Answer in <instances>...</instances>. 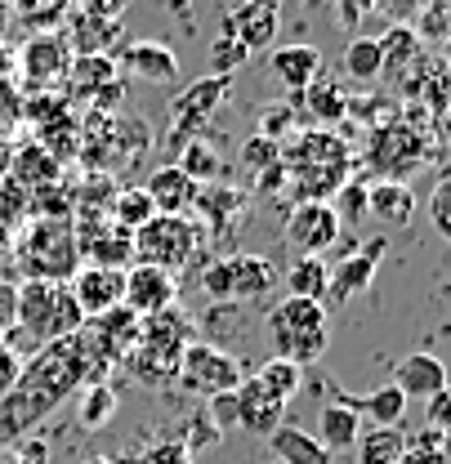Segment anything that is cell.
<instances>
[{"mask_svg":"<svg viewBox=\"0 0 451 464\" xmlns=\"http://www.w3.org/2000/svg\"><path fill=\"white\" fill-rule=\"evenodd\" d=\"M108 366L90 353L81 331L58 340V344H45L36 357H27L18 384L0 398V447L32 433L45 415H54L58 406L67 402V393H81Z\"/></svg>","mask_w":451,"mask_h":464,"instance_id":"cell-1","label":"cell"},{"mask_svg":"<svg viewBox=\"0 0 451 464\" xmlns=\"http://www.w3.org/2000/svg\"><path fill=\"white\" fill-rule=\"evenodd\" d=\"M85 326L81 304L67 282H23L18 286V331L5 340L23 362L36 357L45 344H58Z\"/></svg>","mask_w":451,"mask_h":464,"instance_id":"cell-2","label":"cell"},{"mask_svg":"<svg viewBox=\"0 0 451 464\" xmlns=\"http://www.w3.org/2000/svg\"><path fill=\"white\" fill-rule=\"evenodd\" d=\"M282 166L290 174V188H295L299 201H331L348 183L353 152L331 130H309V134L282 143Z\"/></svg>","mask_w":451,"mask_h":464,"instance_id":"cell-3","label":"cell"},{"mask_svg":"<svg viewBox=\"0 0 451 464\" xmlns=\"http://www.w3.org/2000/svg\"><path fill=\"white\" fill-rule=\"evenodd\" d=\"M188 344H197L192 335V322L179 313V308H166L157 317H143V331H139V344L125 353V375L134 384H148V389H162V384H174L179 375V362Z\"/></svg>","mask_w":451,"mask_h":464,"instance_id":"cell-4","label":"cell"},{"mask_svg":"<svg viewBox=\"0 0 451 464\" xmlns=\"http://www.w3.org/2000/svg\"><path fill=\"white\" fill-rule=\"evenodd\" d=\"M269 340H273V353L295 362L299 371L313 366L327 344H331V326H327V304H313V299H290L286 295L282 304L269 313Z\"/></svg>","mask_w":451,"mask_h":464,"instance_id":"cell-5","label":"cell"},{"mask_svg":"<svg viewBox=\"0 0 451 464\" xmlns=\"http://www.w3.org/2000/svg\"><path fill=\"white\" fill-rule=\"evenodd\" d=\"M23 282H72L81 268L72 219H36L18 246Z\"/></svg>","mask_w":451,"mask_h":464,"instance_id":"cell-6","label":"cell"},{"mask_svg":"<svg viewBox=\"0 0 451 464\" xmlns=\"http://www.w3.org/2000/svg\"><path fill=\"white\" fill-rule=\"evenodd\" d=\"M201 246H206V232L188 215H157L148 228L134 232V259L152 264V268H166V273L188 268L201 255Z\"/></svg>","mask_w":451,"mask_h":464,"instance_id":"cell-7","label":"cell"},{"mask_svg":"<svg viewBox=\"0 0 451 464\" xmlns=\"http://www.w3.org/2000/svg\"><path fill=\"white\" fill-rule=\"evenodd\" d=\"M273 282H278V268L260 255H246V250L206 264V273H201V290L211 299H246V304L264 299L273 290Z\"/></svg>","mask_w":451,"mask_h":464,"instance_id":"cell-8","label":"cell"},{"mask_svg":"<svg viewBox=\"0 0 451 464\" xmlns=\"http://www.w3.org/2000/svg\"><path fill=\"white\" fill-rule=\"evenodd\" d=\"M174 384H179L183 393L211 402L215 393H232V389L241 384V366H237V357H228L224 348L197 340V344H188V353H183Z\"/></svg>","mask_w":451,"mask_h":464,"instance_id":"cell-9","label":"cell"},{"mask_svg":"<svg viewBox=\"0 0 451 464\" xmlns=\"http://www.w3.org/2000/svg\"><path fill=\"white\" fill-rule=\"evenodd\" d=\"M429 161V148H425V134H416L411 125H385L371 134V148H367V166L376 179H389V183H407V174L420 170Z\"/></svg>","mask_w":451,"mask_h":464,"instance_id":"cell-10","label":"cell"},{"mask_svg":"<svg viewBox=\"0 0 451 464\" xmlns=\"http://www.w3.org/2000/svg\"><path fill=\"white\" fill-rule=\"evenodd\" d=\"M228 90H232V81H224V76H201L188 90H179L170 103V148H183L192 134H201L211 125L215 108H224Z\"/></svg>","mask_w":451,"mask_h":464,"instance_id":"cell-11","label":"cell"},{"mask_svg":"<svg viewBox=\"0 0 451 464\" xmlns=\"http://www.w3.org/2000/svg\"><path fill=\"white\" fill-rule=\"evenodd\" d=\"M339 215L331 201H295V210L286 215V241L299 259H322V250H331L339 241Z\"/></svg>","mask_w":451,"mask_h":464,"instance_id":"cell-12","label":"cell"},{"mask_svg":"<svg viewBox=\"0 0 451 464\" xmlns=\"http://www.w3.org/2000/svg\"><path fill=\"white\" fill-rule=\"evenodd\" d=\"M67 67H72V50L63 41V32H32L18 50V76L32 94L63 85L67 81Z\"/></svg>","mask_w":451,"mask_h":464,"instance_id":"cell-13","label":"cell"},{"mask_svg":"<svg viewBox=\"0 0 451 464\" xmlns=\"http://www.w3.org/2000/svg\"><path fill=\"white\" fill-rule=\"evenodd\" d=\"M282 27V0H237L224 18V36L246 45V54H264Z\"/></svg>","mask_w":451,"mask_h":464,"instance_id":"cell-14","label":"cell"},{"mask_svg":"<svg viewBox=\"0 0 451 464\" xmlns=\"http://www.w3.org/2000/svg\"><path fill=\"white\" fill-rule=\"evenodd\" d=\"M139 331H143V317H134L125 304L81 326V335H85L90 353H94L103 366H121V362H125V353L139 344Z\"/></svg>","mask_w":451,"mask_h":464,"instance_id":"cell-15","label":"cell"},{"mask_svg":"<svg viewBox=\"0 0 451 464\" xmlns=\"http://www.w3.org/2000/svg\"><path fill=\"white\" fill-rule=\"evenodd\" d=\"M174 295H179V282H174V273H166V268H152V264L125 268V299L121 304L134 317H157V313L174 308Z\"/></svg>","mask_w":451,"mask_h":464,"instance_id":"cell-16","label":"cell"},{"mask_svg":"<svg viewBox=\"0 0 451 464\" xmlns=\"http://www.w3.org/2000/svg\"><path fill=\"white\" fill-rule=\"evenodd\" d=\"M67 286H72L76 304H81V317L94 322V317H103V313L121 308V299H125V273H121V268H94V264H81L76 277H72Z\"/></svg>","mask_w":451,"mask_h":464,"instance_id":"cell-17","label":"cell"},{"mask_svg":"<svg viewBox=\"0 0 451 464\" xmlns=\"http://www.w3.org/2000/svg\"><path fill=\"white\" fill-rule=\"evenodd\" d=\"M192 219L201 224V232H211V237H220L224 241L228 228H237L241 224V215H246V192L241 188H232V183H201L197 188V201H192Z\"/></svg>","mask_w":451,"mask_h":464,"instance_id":"cell-18","label":"cell"},{"mask_svg":"<svg viewBox=\"0 0 451 464\" xmlns=\"http://www.w3.org/2000/svg\"><path fill=\"white\" fill-rule=\"evenodd\" d=\"M232 393H237V429H246L255 438H269L278 424H286V402L278 393H269L255 375H241V384Z\"/></svg>","mask_w":451,"mask_h":464,"instance_id":"cell-19","label":"cell"},{"mask_svg":"<svg viewBox=\"0 0 451 464\" xmlns=\"http://www.w3.org/2000/svg\"><path fill=\"white\" fill-rule=\"evenodd\" d=\"M385 237H371L367 246H358V255H344L336 268H331V282H327V299L331 304H348L353 295L371 286L376 268H380V255H385Z\"/></svg>","mask_w":451,"mask_h":464,"instance_id":"cell-20","label":"cell"},{"mask_svg":"<svg viewBox=\"0 0 451 464\" xmlns=\"http://www.w3.org/2000/svg\"><path fill=\"white\" fill-rule=\"evenodd\" d=\"M116 72H130V76H139V81L166 85V81L179 76V54L170 50L166 41H130V45H121Z\"/></svg>","mask_w":451,"mask_h":464,"instance_id":"cell-21","label":"cell"},{"mask_svg":"<svg viewBox=\"0 0 451 464\" xmlns=\"http://www.w3.org/2000/svg\"><path fill=\"white\" fill-rule=\"evenodd\" d=\"M63 41H67V50H72V58H85V54H108L116 41L125 36L121 32V23H113V18H90V14H67L63 18Z\"/></svg>","mask_w":451,"mask_h":464,"instance_id":"cell-22","label":"cell"},{"mask_svg":"<svg viewBox=\"0 0 451 464\" xmlns=\"http://www.w3.org/2000/svg\"><path fill=\"white\" fill-rule=\"evenodd\" d=\"M389 384H397L407 393V402L411 398H438L447 389V366L434 353H407L394 366V380Z\"/></svg>","mask_w":451,"mask_h":464,"instance_id":"cell-23","label":"cell"},{"mask_svg":"<svg viewBox=\"0 0 451 464\" xmlns=\"http://www.w3.org/2000/svg\"><path fill=\"white\" fill-rule=\"evenodd\" d=\"M313 438L327 447V456H331V451H353L358 438H362V415H358V406L348 402V398L327 402L322 415H318V433H313Z\"/></svg>","mask_w":451,"mask_h":464,"instance_id":"cell-24","label":"cell"},{"mask_svg":"<svg viewBox=\"0 0 451 464\" xmlns=\"http://www.w3.org/2000/svg\"><path fill=\"white\" fill-rule=\"evenodd\" d=\"M116 81H121V72H116V58L113 54H85V58H72V67H67V90H72V99H85V103H94L103 90H113Z\"/></svg>","mask_w":451,"mask_h":464,"instance_id":"cell-25","label":"cell"},{"mask_svg":"<svg viewBox=\"0 0 451 464\" xmlns=\"http://www.w3.org/2000/svg\"><path fill=\"white\" fill-rule=\"evenodd\" d=\"M143 188H148V197H152L157 215H183V210H192V201H197V188H201V183H192L179 166H157V170L148 174V183H143Z\"/></svg>","mask_w":451,"mask_h":464,"instance_id":"cell-26","label":"cell"},{"mask_svg":"<svg viewBox=\"0 0 451 464\" xmlns=\"http://www.w3.org/2000/svg\"><path fill=\"white\" fill-rule=\"evenodd\" d=\"M367 215H376V219L389 224V228H407L411 215H416V192H411V183H389V179L367 183Z\"/></svg>","mask_w":451,"mask_h":464,"instance_id":"cell-27","label":"cell"},{"mask_svg":"<svg viewBox=\"0 0 451 464\" xmlns=\"http://www.w3.org/2000/svg\"><path fill=\"white\" fill-rule=\"evenodd\" d=\"M269 67H273V76L282 81L290 94H299V90H309L322 76V50H313V45H282V50H273Z\"/></svg>","mask_w":451,"mask_h":464,"instance_id":"cell-28","label":"cell"},{"mask_svg":"<svg viewBox=\"0 0 451 464\" xmlns=\"http://www.w3.org/2000/svg\"><path fill=\"white\" fill-rule=\"evenodd\" d=\"M269 451L282 464H331L327 447H322L309 429H299V424H278V429L269 433Z\"/></svg>","mask_w":451,"mask_h":464,"instance_id":"cell-29","label":"cell"},{"mask_svg":"<svg viewBox=\"0 0 451 464\" xmlns=\"http://www.w3.org/2000/svg\"><path fill=\"white\" fill-rule=\"evenodd\" d=\"M174 166L188 174L192 183H224L228 179V157L215 143H206L201 134H192V139L179 148V161H174Z\"/></svg>","mask_w":451,"mask_h":464,"instance_id":"cell-30","label":"cell"},{"mask_svg":"<svg viewBox=\"0 0 451 464\" xmlns=\"http://www.w3.org/2000/svg\"><path fill=\"white\" fill-rule=\"evenodd\" d=\"M9 179L23 183L27 192L50 188V183H58V157L45 148V143H27L18 157H9Z\"/></svg>","mask_w":451,"mask_h":464,"instance_id":"cell-31","label":"cell"},{"mask_svg":"<svg viewBox=\"0 0 451 464\" xmlns=\"http://www.w3.org/2000/svg\"><path fill=\"white\" fill-rule=\"evenodd\" d=\"M299 108H309V116H313L318 125H336V121H344V112H348V94L339 90L336 81L318 76L309 90L295 94V112H299Z\"/></svg>","mask_w":451,"mask_h":464,"instance_id":"cell-32","label":"cell"},{"mask_svg":"<svg viewBox=\"0 0 451 464\" xmlns=\"http://www.w3.org/2000/svg\"><path fill=\"white\" fill-rule=\"evenodd\" d=\"M157 219V206H152V197H148V188L143 183H130V188H116L113 192V224L121 232H134L148 228Z\"/></svg>","mask_w":451,"mask_h":464,"instance_id":"cell-33","label":"cell"},{"mask_svg":"<svg viewBox=\"0 0 451 464\" xmlns=\"http://www.w3.org/2000/svg\"><path fill=\"white\" fill-rule=\"evenodd\" d=\"M353 451H358V464H402L411 442H407L402 429H362Z\"/></svg>","mask_w":451,"mask_h":464,"instance_id":"cell-34","label":"cell"},{"mask_svg":"<svg viewBox=\"0 0 451 464\" xmlns=\"http://www.w3.org/2000/svg\"><path fill=\"white\" fill-rule=\"evenodd\" d=\"M353 406H358L362 420H371V429H397L402 415H407V393L397 384H380V389H371L362 402Z\"/></svg>","mask_w":451,"mask_h":464,"instance_id":"cell-35","label":"cell"},{"mask_svg":"<svg viewBox=\"0 0 451 464\" xmlns=\"http://www.w3.org/2000/svg\"><path fill=\"white\" fill-rule=\"evenodd\" d=\"M116 406H121V393H116L113 384L94 380V384H85V389H81V402H76V420H81V429H85V433H94V429H103V424L113 420Z\"/></svg>","mask_w":451,"mask_h":464,"instance_id":"cell-36","label":"cell"},{"mask_svg":"<svg viewBox=\"0 0 451 464\" xmlns=\"http://www.w3.org/2000/svg\"><path fill=\"white\" fill-rule=\"evenodd\" d=\"M327 282H331V264H327V259H295V264H290V273H286L290 299L327 304Z\"/></svg>","mask_w":451,"mask_h":464,"instance_id":"cell-37","label":"cell"},{"mask_svg":"<svg viewBox=\"0 0 451 464\" xmlns=\"http://www.w3.org/2000/svg\"><path fill=\"white\" fill-rule=\"evenodd\" d=\"M344 72L353 81H376L385 76V54H380V41L376 36H358L344 45Z\"/></svg>","mask_w":451,"mask_h":464,"instance_id":"cell-38","label":"cell"},{"mask_svg":"<svg viewBox=\"0 0 451 464\" xmlns=\"http://www.w3.org/2000/svg\"><path fill=\"white\" fill-rule=\"evenodd\" d=\"M255 380H260L269 393H278L282 402H290V398L304 389V371H299L295 362H286V357H269V362L255 371Z\"/></svg>","mask_w":451,"mask_h":464,"instance_id":"cell-39","label":"cell"},{"mask_svg":"<svg viewBox=\"0 0 451 464\" xmlns=\"http://www.w3.org/2000/svg\"><path fill=\"white\" fill-rule=\"evenodd\" d=\"M9 9H14L32 32H50L54 23L67 18V0H9Z\"/></svg>","mask_w":451,"mask_h":464,"instance_id":"cell-40","label":"cell"},{"mask_svg":"<svg viewBox=\"0 0 451 464\" xmlns=\"http://www.w3.org/2000/svg\"><path fill=\"white\" fill-rule=\"evenodd\" d=\"M206 63H211V76H224V81H232V72H241L246 63H250V54H246V45H237L232 36H215L211 41V50H206Z\"/></svg>","mask_w":451,"mask_h":464,"instance_id":"cell-41","label":"cell"},{"mask_svg":"<svg viewBox=\"0 0 451 464\" xmlns=\"http://www.w3.org/2000/svg\"><path fill=\"white\" fill-rule=\"evenodd\" d=\"M282 161V143H273V139H264V134H250L246 143H241V157H237V166L250 174H264L269 166H278Z\"/></svg>","mask_w":451,"mask_h":464,"instance_id":"cell-42","label":"cell"},{"mask_svg":"<svg viewBox=\"0 0 451 464\" xmlns=\"http://www.w3.org/2000/svg\"><path fill=\"white\" fill-rule=\"evenodd\" d=\"M331 210L339 215V224H344V219H348V224L367 219V183H362V179H348V183H344V188L336 192Z\"/></svg>","mask_w":451,"mask_h":464,"instance_id":"cell-43","label":"cell"},{"mask_svg":"<svg viewBox=\"0 0 451 464\" xmlns=\"http://www.w3.org/2000/svg\"><path fill=\"white\" fill-rule=\"evenodd\" d=\"M429 224H434V232L443 237L451 246V170L434 183V192H429Z\"/></svg>","mask_w":451,"mask_h":464,"instance_id":"cell-44","label":"cell"},{"mask_svg":"<svg viewBox=\"0 0 451 464\" xmlns=\"http://www.w3.org/2000/svg\"><path fill=\"white\" fill-rule=\"evenodd\" d=\"M139 464H192V451L183 447V438H162L139 456Z\"/></svg>","mask_w":451,"mask_h":464,"instance_id":"cell-45","label":"cell"},{"mask_svg":"<svg viewBox=\"0 0 451 464\" xmlns=\"http://www.w3.org/2000/svg\"><path fill=\"white\" fill-rule=\"evenodd\" d=\"M416 50H420V45H416V36H411L407 27H394V32H389V36L380 41V54H385V72H389V67H397L402 58H416Z\"/></svg>","mask_w":451,"mask_h":464,"instance_id":"cell-46","label":"cell"},{"mask_svg":"<svg viewBox=\"0 0 451 464\" xmlns=\"http://www.w3.org/2000/svg\"><path fill=\"white\" fill-rule=\"evenodd\" d=\"M206 420L215 424V433L224 438L237 429V393H215L211 402H206Z\"/></svg>","mask_w":451,"mask_h":464,"instance_id":"cell-47","label":"cell"},{"mask_svg":"<svg viewBox=\"0 0 451 464\" xmlns=\"http://www.w3.org/2000/svg\"><path fill=\"white\" fill-rule=\"evenodd\" d=\"M18 331V286L0 282V344Z\"/></svg>","mask_w":451,"mask_h":464,"instance_id":"cell-48","label":"cell"},{"mask_svg":"<svg viewBox=\"0 0 451 464\" xmlns=\"http://www.w3.org/2000/svg\"><path fill=\"white\" fill-rule=\"evenodd\" d=\"M125 5H130V0H72V9H76V14H90V18H113V23H121Z\"/></svg>","mask_w":451,"mask_h":464,"instance_id":"cell-49","label":"cell"},{"mask_svg":"<svg viewBox=\"0 0 451 464\" xmlns=\"http://www.w3.org/2000/svg\"><path fill=\"white\" fill-rule=\"evenodd\" d=\"M18 375H23V357L14 353V348H5L0 344V398L18 384Z\"/></svg>","mask_w":451,"mask_h":464,"instance_id":"cell-50","label":"cell"},{"mask_svg":"<svg viewBox=\"0 0 451 464\" xmlns=\"http://www.w3.org/2000/svg\"><path fill=\"white\" fill-rule=\"evenodd\" d=\"M286 183H290V174H286V166L278 161V166H269L264 174H255V188L264 192V197H273V192H282Z\"/></svg>","mask_w":451,"mask_h":464,"instance_id":"cell-51","label":"cell"},{"mask_svg":"<svg viewBox=\"0 0 451 464\" xmlns=\"http://www.w3.org/2000/svg\"><path fill=\"white\" fill-rule=\"evenodd\" d=\"M14 116H18V94H14L9 81H0V130H5Z\"/></svg>","mask_w":451,"mask_h":464,"instance_id":"cell-52","label":"cell"},{"mask_svg":"<svg viewBox=\"0 0 451 464\" xmlns=\"http://www.w3.org/2000/svg\"><path fill=\"white\" fill-rule=\"evenodd\" d=\"M438 130H443V143L451 148V103L443 108V116H438Z\"/></svg>","mask_w":451,"mask_h":464,"instance_id":"cell-53","label":"cell"},{"mask_svg":"<svg viewBox=\"0 0 451 464\" xmlns=\"http://www.w3.org/2000/svg\"><path fill=\"white\" fill-rule=\"evenodd\" d=\"M9 18H14V9H9V0H0V32L9 27Z\"/></svg>","mask_w":451,"mask_h":464,"instance_id":"cell-54","label":"cell"},{"mask_svg":"<svg viewBox=\"0 0 451 464\" xmlns=\"http://www.w3.org/2000/svg\"><path fill=\"white\" fill-rule=\"evenodd\" d=\"M85 464H116V460H113V456H90Z\"/></svg>","mask_w":451,"mask_h":464,"instance_id":"cell-55","label":"cell"},{"mask_svg":"<svg viewBox=\"0 0 451 464\" xmlns=\"http://www.w3.org/2000/svg\"><path fill=\"white\" fill-rule=\"evenodd\" d=\"M0 464H27V460H18V456H5V460H0Z\"/></svg>","mask_w":451,"mask_h":464,"instance_id":"cell-56","label":"cell"}]
</instances>
